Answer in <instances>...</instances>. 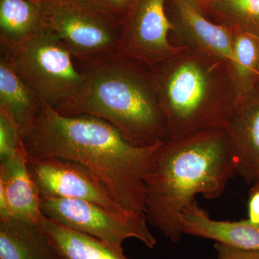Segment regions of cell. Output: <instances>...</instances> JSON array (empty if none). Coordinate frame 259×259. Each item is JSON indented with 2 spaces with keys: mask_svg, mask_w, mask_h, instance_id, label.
Wrapping results in <instances>:
<instances>
[{
  "mask_svg": "<svg viewBox=\"0 0 259 259\" xmlns=\"http://www.w3.org/2000/svg\"><path fill=\"white\" fill-rule=\"evenodd\" d=\"M42 229L62 256L67 259H130L122 246L65 228L44 217Z\"/></svg>",
  "mask_w": 259,
  "mask_h": 259,
  "instance_id": "2e32d148",
  "label": "cell"
},
{
  "mask_svg": "<svg viewBox=\"0 0 259 259\" xmlns=\"http://www.w3.org/2000/svg\"><path fill=\"white\" fill-rule=\"evenodd\" d=\"M104 14L122 24L133 0H85Z\"/></svg>",
  "mask_w": 259,
  "mask_h": 259,
  "instance_id": "44dd1931",
  "label": "cell"
},
{
  "mask_svg": "<svg viewBox=\"0 0 259 259\" xmlns=\"http://www.w3.org/2000/svg\"><path fill=\"white\" fill-rule=\"evenodd\" d=\"M21 136L18 124L0 111V163L9 159L20 149Z\"/></svg>",
  "mask_w": 259,
  "mask_h": 259,
  "instance_id": "ffe728a7",
  "label": "cell"
},
{
  "mask_svg": "<svg viewBox=\"0 0 259 259\" xmlns=\"http://www.w3.org/2000/svg\"><path fill=\"white\" fill-rule=\"evenodd\" d=\"M151 72L167 140L226 130L238 97L226 62L185 49Z\"/></svg>",
  "mask_w": 259,
  "mask_h": 259,
  "instance_id": "277c9868",
  "label": "cell"
},
{
  "mask_svg": "<svg viewBox=\"0 0 259 259\" xmlns=\"http://www.w3.org/2000/svg\"><path fill=\"white\" fill-rule=\"evenodd\" d=\"M171 32L177 47H185L227 63L231 59L232 28L213 23L198 0H171Z\"/></svg>",
  "mask_w": 259,
  "mask_h": 259,
  "instance_id": "30bf717a",
  "label": "cell"
},
{
  "mask_svg": "<svg viewBox=\"0 0 259 259\" xmlns=\"http://www.w3.org/2000/svg\"><path fill=\"white\" fill-rule=\"evenodd\" d=\"M254 184H255V185H258L259 187V178H258V180H257L256 182H255Z\"/></svg>",
  "mask_w": 259,
  "mask_h": 259,
  "instance_id": "484cf974",
  "label": "cell"
},
{
  "mask_svg": "<svg viewBox=\"0 0 259 259\" xmlns=\"http://www.w3.org/2000/svg\"><path fill=\"white\" fill-rule=\"evenodd\" d=\"M45 28L41 7L29 0H0L1 49H14Z\"/></svg>",
  "mask_w": 259,
  "mask_h": 259,
  "instance_id": "e0dca14e",
  "label": "cell"
},
{
  "mask_svg": "<svg viewBox=\"0 0 259 259\" xmlns=\"http://www.w3.org/2000/svg\"><path fill=\"white\" fill-rule=\"evenodd\" d=\"M258 83H259V74H258Z\"/></svg>",
  "mask_w": 259,
  "mask_h": 259,
  "instance_id": "f1b7e54d",
  "label": "cell"
},
{
  "mask_svg": "<svg viewBox=\"0 0 259 259\" xmlns=\"http://www.w3.org/2000/svg\"><path fill=\"white\" fill-rule=\"evenodd\" d=\"M61 254L41 225L0 218V259H59Z\"/></svg>",
  "mask_w": 259,
  "mask_h": 259,
  "instance_id": "5bb4252c",
  "label": "cell"
},
{
  "mask_svg": "<svg viewBox=\"0 0 259 259\" xmlns=\"http://www.w3.org/2000/svg\"><path fill=\"white\" fill-rule=\"evenodd\" d=\"M247 219L255 224H259V187L255 184H253L249 191Z\"/></svg>",
  "mask_w": 259,
  "mask_h": 259,
  "instance_id": "603a6c76",
  "label": "cell"
},
{
  "mask_svg": "<svg viewBox=\"0 0 259 259\" xmlns=\"http://www.w3.org/2000/svg\"><path fill=\"white\" fill-rule=\"evenodd\" d=\"M27 160L40 197L81 199L110 210L126 212L102 180L81 163L58 157Z\"/></svg>",
  "mask_w": 259,
  "mask_h": 259,
  "instance_id": "9c48e42d",
  "label": "cell"
},
{
  "mask_svg": "<svg viewBox=\"0 0 259 259\" xmlns=\"http://www.w3.org/2000/svg\"><path fill=\"white\" fill-rule=\"evenodd\" d=\"M181 223L184 234L212 240L236 249L259 251V224L248 219L215 221L197 200L183 211Z\"/></svg>",
  "mask_w": 259,
  "mask_h": 259,
  "instance_id": "4fadbf2b",
  "label": "cell"
},
{
  "mask_svg": "<svg viewBox=\"0 0 259 259\" xmlns=\"http://www.w3.org/2000/svg\"><path fill=\"white\" fill-rule=\"evenodd\" d=\"M59 259H67V258H65V257L62 256V255H61V257H60V258H59Z\"/></svg>",
  "mask_w": 259,
  "mask_h": 259,
  "instance_id": "4316f807",
  "label": "cell"
},
{
  "mask_svg": "<svg viewBox=\"0 0 259 259\" xmlns=\"http://www.w3.org/2000/svg\"><path fill=\"white\" fill-rule=\"evenodd\" d=\"M232 30L231 59L226 65L240 98L258 83L259 38L237 29Z\"/></svg>",
  "mask_w": 259,
  "mask_h": 259,
  "instance_id": "ac0fdd59",
  "label": "cell"
},
{
  "mask_svg": "<svg viewBox=\"0 0 259 259\" xmlns=\"http://www.w3.org/2000/svg\"><path fill=\"white\" fill-rule=\"evenodd\" d=\"M166 0H133L121 24L120 54L153 69L187 48L171 42Z\"/></svg>",
  "mask_w": 259,
  "mask_h": 259,
  "instance_id": "ba28073f",
  "label": "cell"
},
{
  "mask_svg": "<svg viewBox=\"0 0 259 259\" xmlns=\"http://www.w3.org/2000/svg\"><path fill=\"white\" fill-rule=\"evenodd\" d=\"M21 134L27 159L78 162L102 180L124 210L145 214L146 181L163 142L137 147L106 121L86 114L62 115L44 100Z\"/></svg>",
  "mask_w": 259,
  "mask_h": 259,
  "instance_id": "6da1fadb",
  "label": "cell"
},
{
  "mask_svg": "<svg viewBox=\"0 0 259 259\" xmlns=\"http://www.w3.org/2000/svg\"><path fill=\"white\" fill-rule=\"evenodd\" d=\"M198 1L201 5L204 4L207 5V6L208 7L209 3H210L212 0H198Z\"/></svg>",
  "mask_w": 259,
  "mask_h": 259,
  "instance_id": "d4e9b609",
  "label": "cell"
},
{
  "mask_svg": "<svg viewBox=\"0 0 259 259\" xmlns=\"http://www.w3.org/2000/svg\"><path fill=\"white\" fill-rule=\"evenodd\" d=\"M237 175L236 160L226 129L212 130L162 143L146 181V214L173 243L182 240L181 215L198 194L220 197Z\"/></svg>",
  "mask_w": 259,
  "mask_h": 259,
  "instance_id": "7a4b0ae2",
  "label": "cell"
},
{
  "mask_svg": "<svg viewBox=\"0 0 259 259\" xmlns=\"http://www.w3.org/2000/svg\"><path fill=\"white\" fill-rule=\"evenodd\" d=\"M9 217L39 225L44 219L22 144L14 156L0 163V218Z\"/></svg>",
  "mask_w": 259,
  "mask_h": 259,
  "instance_id": "8fae6325",
  "label": "cell"
},
{
  "mask_svg": "<svg viewBox=\"0 0 259 259\" xmlns=\"http://www.w3.org/2000/svg\"><path fill=\"white\" fill-rule=\"evenodd\" d=\"M77 63L83 76L82 86L57 112L101 118L137 147L166 141V122L151 69L120 53L102 60Z\"/></svg>",
  "mask_w": 259,
  "mask_h": 259,
  "instance_id": "3957f363",
  "label": "cell"
},
{
  "mask_svg": "<svg viewBox=\"0 0 259 259\" xmlns=\"http://www.w3.org/2000/svg\"><path fill=\"white\" fill-rule=\"evenodd\" d=\"M45 1H56V0H44V2Z\"/></svg>",
  "mask_w": 259,
  "mask_h": 259,
  "instance_id": "83f0119b",
  "label": "cell"
},
{
  "mask_svg": "<svg viewBox=\"0 0 259 259\" xmlns=\"http://www.w3.org/2000/svg\"><path fill=\"white\" fill-rule=\"evenodd\" d=\"M40 208L48 219L110 245L122 246L125 240L135 238L153 249L157 243L143 213L116 212L90 201L51 197H40Z\"/></svg>",
  "mask_w": 259,
  "mask_h": 259,
  "instance_id": "52a82bcc",
  "label": "cell"
},
{
  "mask_svg": "<svg viewBox=\"0 0 259 259\" xmlns=\"http://www.w3.org/2000/svg\"><path fill=\"white\" fill-rule=\"evenodd\" d=\"M208 8L221 25L259 38V0H212Z\"/></svg>",
  "mask_w": 259,
  "mask_h": 259,
  "instance_id": "d6986e66",
  "label": "cell"
},
{
  "mask_svg": "<svg viewBox=\"0 0 259 259\" xmlns=\"http://www.w3.org/2000/svg\"><path fill=\"white\" fill-rule=\"evenodd\" d=\"M29 1L31 2L33 4L38 5V6H41L44 0H29Z\"/></svg>",
  "mask_w": 259,
  "mask_h": 259,
  "instance_id": "cb8c5ba5",
  "label": "cell"
},
{
  "mask_svg": "<svg viewBox=\"0 0 259 259\" xmlns=\"http://www.w3.org/2000/svg\"><path fill=\"white\" fill-rule=\"evenodd\" d=\"M40 7L46 28L79 62L102 60L120 52L121 24L85 0L45 1Z\"/></svg>",
  "mask_w": 259,
  "mask_h": 259,
  "instance_id": "8992f818",
  "label": "cell"
},
{
  "mask_svg": "<svg viewBox=\"0 0 259 259\" xmlns=\"http://www.w3.org/2000/svg\"><path fill=\"white\" fill-rule=\"evenodd\" d=\"M226 131L236 160L237 175L253 185L259 178V83L238 98Z\"/></svg>",
  "mask_w": 259,
  "mask_h": 259,
  "instance_id": "7c38bea8",
  "label": "cell"
},
{
  "mask_svg": "<svg viewBox=\"0 0 259 259\" xmlns=\"http://www.w3.org/2000/svg\"><path fill=\"white\" fill-rule=\"evenodd\" d=\"M0 54V111L18 124L22 133L36 115L42 100L18 76L8 56Z\"/></svg>",
  "mask_w": 259,
  "mask_h": 259,
  "instance_id": "9a60e30c",
  "label": "cell"
},
{
  "mask_svg": "<svg viewBox=\"0 0 259 259\" xmlns=\"http://www.w3.org/2000/svg\"><path fill=\"white\" fill-rule=\"evenodd\" d=\"M18 76L56 111L79 93L83 81L77 61L64 42L45 28L6 50Z\"/></svg>",
  "mask_w": 259,
  "mask_h": 259,
  "instance_id": "5b68a950",
  "label": "cell"
},
{
  "mask_svg": "<svg viewBox=\"0 0 259 259\" xmlns=\"http://www.w3.org/2000/svg\"><path fill=\"white\" fill-rule=\"evenodd\" d=\"M214 248L216 256L213 259H259V251L255 250L236 249L218 243H214Z\"/></svg>",
  "mask_w": 259,
  "mask_h": 259,
  "instance_id": "7402d4cb",
  "label": "cell"
}]
</instances>
